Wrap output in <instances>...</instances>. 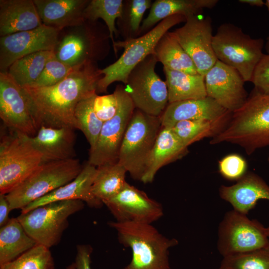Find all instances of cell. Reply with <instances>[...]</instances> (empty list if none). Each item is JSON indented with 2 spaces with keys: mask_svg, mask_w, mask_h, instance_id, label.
<instances>
[{
  "mask_svg": "<svg viewBox=\"0 0 269 269\" xmlns=\"http://www.w3.org/2000/svg\"><path fill=\"white\" fill-rule=\"evenodd\" d=\"M103 76L96 63H92L75 68L52 86L23 87L37 130L43 126L78 129L76 108L81 100L97 94Z\"/></svg>",
  "mask_w": 269,
  "mask_h": 269,
  "instance_id": "cell-1",
  "label": "cell"
},
{
  "mask_svg": "<svg viewBox=\"0 0 269 269\" xmlns=\"http://www.w3.org/2000/svg\"><path fill=\"white\" fill-rule=\"evenodd\" d=\"M225 142L239 145L248 155L269 146V94L254 89L244 104L232 113L230 122L210 143Z\"/></svg>",
  "mask_w": 269,
  "mask_h": 269,
  "instance_id": "cell-2",
  "label": "cell"
},
{
  "mask_svg": "<svg viewBox=\"0 0 269 269\" xmlns=\"http://www.w3.org/2000/svg\"><path fill=\"white\" fill-rule=\"evenodd\" d=\"M118 240L132 252L131 262L123 269H171L169 250L178 241L161 234L151 224L134 222L110 221Z\"/></svg>",
  "mask_w": 269,
  "mask_h": 269,
  "instance_id": "cell-3",
  "label": "cell"
},
{
  "mask_svg": "<svg viewBox=\"0 0 269 269\" xmlns=\"http://www.w3.org/2000/svg\"><path fill=\"white\" fill-rule=\"evenodd\" d=\"M110 40L106 25L98 21L85 20L61 30L53 51L54 56L73 68L96 63L109 54Z\"/></svg>",
  "mask_w": 269,
  "mask_h": 269,
  "instance_id": "cell-4",
  "label": "cell"
},
{
  "mask_svg": "<svg viewBox=\"0 0 269 269\" xmlns=\"http://www.w3.org/2000/svg\"><path fill=\"white\" fill-rule=\"evenodd\" d=\"M185 21L184 16L174 15L162 20L139 37L115 41L113 44L115 54L119 48H124V52L116 61L101 69L103 76L98 82L97 94L107 92L108 87L117 81L125 85L131 71L147 56L154 54L155 46L161 37L171 27Z\"/></svg>",
  "mask_w": 269,
  "mask_h": 269,
  "instance_id": "cell-5",
  "label": "cell"
},
{
  "mask_svg": "<svg viewBox=\"0 0 269 269\" xmlns=\"http://www.w3.org/2000/svg\"><path fill=\"white\" fill-rule=\"evenodd\" d=\"M83 167L75 158L42 163L19 185L5 194L11 210H21L72 181Z\"/></svg>",
  "mask_w": 269,
  "mask_h": 269,
  "instance_id": "cell-6",
  "label": "cell"
},
{
  "mask_svg": "<svg viewBox=\"0 0 269 269\" xmlns=\"http://www.w3.org/2000/svg\"><path fill=\"white\" fill-rule=\"evenodd\" d=\"M10 130L0 142V194H6L19 185L42 162V155L31 137Z\"/></svg>",
  "mask_w": 269,
  "mask_h": 269,
  "instance_id": "cell-7",
  "label": "cell"
},
{
  "mask_svg": "<svg viewBox=\"0 0 269 269\" xmlns=\"http://www.w3.org/2000/svg\"><path fill=\"white\" fill-rule=\"evenodd\" d=\"M212 45L218 60L237 70L245 82L251 81L254 70L264 54L262 38H253L240 27L226 23L218 27Z\"/></svg>",
  "mask_w": 269,
  "mask_h": 269,
  "instance_id": "cell-8",
  "label": "cell"
},
{
  "mask_svg": "<svg viewBox=\"0 0 269 269\" xmlns=\"http://www.w3.org/2000/svg\"><path fill=\"white\" fill-rule=\"evenodd\" d=\"M161 128L160 117L135 109L125 133L118 160L134 179L141 180L147 157Z\"/></svg>",
  "mask_w": 269,
  "mask_h": 269,
  "instance_id": "cell-9",
  "label": "cell"
},
{
  "mask_svg": "<svg viewBox=\"0 0 269 269\" xmlns=\"http://www.w3.org/2000/svg\"><path fill=\"white\" fill-rule=\"evenodd\" d=\"M84 207V202L79 200L56 201L21 213L17 218L37 244L50 249L60 242L68 218Z\"/></svg>",
  "mask_w": 269,
  "mask_h": 269,
  "instance_id": "cell-10",
  "label": "cell"
},
{
  "mask_svg": "<svg viewBox=\"0 0 269 269\" xmlns=\"http://www.w3.org/2000/svg\"><path fill=\"white\" fill-rule=\"evenodd\" d=\"M157 62L154 54L147 56L130 73L125 87L135 109L160 117L168 104V93L155 71Z\"/></svg>",
  "mask_w": 269,
  "mask_h": 269,
  "instance_id": "cell-11",
  "label": "cell"
},
{
  "mask_svg": "<svg viewBox=\"0 0 269 269\" xmlns=\"http://www.w3.org/2000/svg\"><path fill=\"white\" fill-rule=\"evenodd\" d=\"M269 238L261 223L233 209L219 225L217 249L223 257L250 252L269 246Z\"/></svg>",
  "mask_w": 269,
  "mask_h": 269,
  "instance_id": "cell-12",
  "label": "cell"
},
{
  "mask_svg": "<svg viewBox=\"0 0 269 269\" xmlns=\"http://www.w3.org/2000/svg\"><path fill=\"white\" fill-rule=\"evenodd\" d=\"M114 91L118 101L117 113L104 122L94 148L89 150L87 162L96 167L118 161L125 133L135 110L125 85H118Z\"/></svg>",
  "mask_w": 269,
  "mask_h": 269,
  "instance_id": "cell-13",
  "label": "cell"
},
{
  "mask_svg": "<svg viewBox=\"0 0 269 269\" xmlns=\"http://www.w3.org/2000/svg\"><path fill=\"white\" fill-rule=\"evenodd\" d=\"M169 32L190 57L197 72L205 76L218 60L212 45L211 18L187 16L182 26Z\"/></svg>",
  "mask_w": 269,
  "mask_h": 269,
  "instance_id": "cell-14",
  "label": "cell"
},
{
  "mask_svg": "<svg viewBox=\"0 0 269 269\" xmlns=\"http://www.w3.org/2000/svg\"><path fill=\"white\" fill-rule=\"evenodd\" d=\"M61 30L42 24L30 30L0 38V71L6 72L16 60L42 51H54Z\"/></svg>",
  "mask_w": 269,
  "mask_h": 269,
  "instance_id": "cell-15",
  "label": "cell"
},
{
  "mask_svg": "<svg viewBox=\"0 0 269 269\" xmlns=\"http://www.w3.org/2000/svg\"><path fill=\"white\" fill-rule=\"evenodd\" d=\"M0 117L9 130L30 137L38 132L23 88L7 72H0Z\"/></svg>",
  "mask_w": 269,
  "mask_h": 269,
  "instance_id": "cell-16",
  "label": "cell"
},
{
  "mask_svg": "<svg viewBox=\"0 0 269 269\" xmlns=\"http://www.w3.org/2000/svg\"><path fill=\"white\" fill-rule=\"evenodd\" d=\"M103 204L118 222L151 224L163 215L160 204L127 182L118 194Z\"/></svg>",
  "mask_w": 269,
  "mask_h": 269,
  "instance_id": "cell-17",
  "label": "cell"
},
{
  "mask_svg": "<svg viewBox=\"0 0 269 269\" xmlns=\"http://www.w3.org/2000/svg\"><path fill=\"white\" fill-rule=\"evenodd\" d=\"M204 78L207 96L231 113L240 108L248 98L241 74L218 60Z\"/></svg>",
  "mask_w": 269,
  "mask_h": 269,
  "instance_id": "cell-18",
  "label": "cell"
},
{
  "mask_svg": "<svg viewBox=\"0 0 269 269\" xmlns=\"http://www.w3.org/2000/svg\"><path fill=\"white\" fill-rule=\"evenodd\" d=\"M231 113L207 96L168 103L160 117L162 127L171 128L179 122L190 120L206 121L219 126Z\"/></svg>",
  "mask_w": 269,
  "mask_h": 269,
  "instance_id": "cell-19",
  "label": "cell"
},
{
  "mask_svg": "<svg viewBox=\"0 0 269 269\" xmlns=\"http://www.w3.org/2000/svg\"><path fill=\"white\" fill-rule=\"evenodd\" d=\"M97 172V167L88 162L83 166L79 175L72 181L60 187L44 196L30 203L21 209L25 213L53 202L79 200L89 206L98 208L103 204L92 194V186Z\"/></svg>",
  "mask_w": 269,
  "mask_h": 269,
  "instance_id": "cell-20",
  "label": "cell"
},
{
  "mask_svg": "<svg viewBox=\"0 0 269 269\" xmlns=\"http://www.w3.org/2000/svg\"><path fill=\"white\" fill-rule=\"evenodd\" d=\"M219 195L231 204L234 210L247 215L259 200H269V185L259 175L249 172L235 184L221 186Z\"/></svg>",
  "mask_w": 269,
  "mask_h": 269,
  "instance_id": "cell-21",
  "label": "cell"
},
{
  "mask_svg": "<svg viewBox=\"0 0 269 269\" xmlns=\"http://www.w3.org/2000/svg\"><path fill=\"white\" fill-rule=\"evenodd\" d=\"M75 138L74 129L44 126L31 137L33 145L42 155V163L75 158Z\"/></svg>",
  "mask_w": 269,
  "mask_h": 269,
  "instance_id": "cell-22",
  "label": "cell"
},
{
  "mask_svg": "<svg viewBox=\"0 0 269 269\" xmlns=\"http://www.w3.org/2000/svg\"><path fill=\"white\" fill-rule=\"evenodd\" d=\"M90 0H33L43 24L63 30L83 23Z\"/></svg>",
  "mask_w": 269,
  "mask_h": 269,
  "instance_id": "cell-23",
  "label": "cell"
},
{
  "mask_svg": "<svg viewBox=\"0 0 269 269\" xmlns=\"http://www.w3.org/2000/svg\"><path fill=\"white\" fill-rule=\"evenodd\" d=\"M185 145L171 129L162 127L145 163L141 181H153L157 172L164 165L182 157L187 153Z\"/></svg>",
  "mask_w": 269,
  "mask_h": 269,
  "instance_id": "cell-24",
  "label": "cell"
},
{
  "mask_svg": "<svg viewBox=\"0 0 269 269\" xmlns=\"http://www.w3.org/2000/svg\"><path fill=\"white\" fill-rule=\"evenodd\" d=\"M42 24L33 0H0V37L34 29Z\"/></svg>",
  "mask_w": 269,
  "mask_h": 269,
  "instance_id": "cell-25",
  "label": "cell"
},
{
  "mask_svg": "<svg viewBox=\"0 0 269 269\" xmlns=\"http://www.w3.org/2000/svg\"><path fill=\"white\" fill-rule=\"evenodd\" d=\"M218 2V0H156L152 2L148 15L142 21L139 36L169 16L180 14L186 18L199 15L204 9L212 8Z\"/></svg>",
  "mask_w": 269,
  "mask_h": 269,
  "instance_id": "cell-26",
  "label": "cell"
},
{
  "mask_svg": "<svg viewBox=\"0 0 269 269\" xmlns=\"http://www.w3.org/2000/svg\"><path fill=\"white\" fill-rule=\"evenodd\" d=\"M168 93V103L198 99L207 96L204 76L197 73L191 74L163 67Z\"/></svg>",
  "mask_w": 269,
  "mask_h": 269,
  "instance_id": "cell-27",
  "label": "cell"
},
{
  "mask_svg": "<svg viewBox=\"0 0 269 269\" xmlns=\"http://www.w3.org/2000/svg\"><path fill=\"white\" fill-rule=\"evenodd\" d=\"M37 245L17 218L0 229V266L12 261Z\"/></svg>",
  "mask_w": 269,
  "mask_h": 269,
  "instance_id": "cell-28",
  "label": "cell"
},
{
  "mask_svg": "<svg viewBox=\"0 0 269 269\" xmlns=\"http://www.w3.org/2000/svg\"><path fill=\"white\" fill-rule=\"evenodd\" d=\"M153 54L164 67L191 74L198 73L190 57L169 31L158 41Z\"/></svg>",
  "mask_w": 269,
  "mask_h": 269,
  "instance_id": "cell-29",
  "label": "cell"
},
{
  "mask_svg": "<svg viewBox=\"0 0 269 269\" xmlns=\"http://www.w3.org/2000/svg\"><path fill=\"white\" fill-rule=\"evenodd\" d=\"M126 168L118 161L97 167L92 186L93 195L103 203L118 194L124 187Z\"/></svg>",
  "mask_w": 269,
  "mask_h": 269,
  "instance_id": "cell-30",
  "label": "cell"
},
{
  "mask_svg": "<svg viewBox=\"0 0 269 269\" xmlns=\"http://www.w3.org/2000/svg\"><path fill=\"white\" fill-rule=\"evenodd\" d=\"M53 51H42L25 56L14 62L7 73L20 87L31 85L40 75Z\"/></svg>",
  "mask_w": 269,
  "mask_h": 269,
  "instance_id": "cell-31",
  "label": "cell"
},
{
  "mask_svg": "<svg viewBox=\"0 0 269 269\" xmlns=\"http://www.w3.org/2000/svg\"><path fill=\"white\" fill-rule=\"evenodd\" d=\"M124 0H90L84 11L85 20L95 21L100 18L105 23L112 43L115 36L117 37L119 31L116 26V21L122 15Z\"/></svg>",
  "mask_w": 269,
  "mask_h": 269,
  "instance_id": "cell-32",
  "label": "cell"
},
{
  "mask_svg": "<svg viewBox=\"0 0 269 269\" xmlns=\"http://www.w3.org/2000/svg\"><path fill=\"white\" fill-rule=\"evenodd\" d=\"M151 0L124 1L123 13L117 19L119 33L124 40L139 37L142 19L146 10L152 5Z\"/></svg>",
  "mask_w": 269,
  "mask_h": 269,
  "instance_id": "cell-33",
  "label": "cell"
},
{
  "mask_svg": "<svg viewBox=\"0 0 269 269\" xmlns=\"http://www.w3.org/2000/svg\"><path fill=\"white\" fill-rule=\"evenodd\" d=\"M96 94L81 100L75 111L78 130L83 132L88 140L89 150L94 148L104 123L94 110V100Z\"/></svg>",
  "mask_w": 269,
  "mask_h": 269,
  "instance_id": "cell-34",
  "label": "cell"
},
{
  "mask_svg": "<svg viewBox=\"0 0 269 269\" xmlns=\"http://www.w3.org/2000/svg\"><path fill=\"white\" fill-rule=\"evenodd\" d=\"M0 269H55V266L50 249L37 244Z\"/></svg>",
  "mask_w": 269,
  "mask_h": 269,
  "instance_id": "cell-35",
  "label": "cell"
},
{
  "mask_svg": "<svg viewBox=\"0 0 269 269\" xmlns=\"http://www.w3.org/2000/svg\"><path fill=\"white\" fill-rule=\"evenodd\" d=\"M219 269H269V245L254 251L224 257Z\"/></svg>",
  "mask_w": 269,
  "mask_h": 269,
  "instance_id": "cell-36",
  "label": "cell"
},
{
  "mask_svg": "<svg viewBox=\"0 0 269 269\" xmlns=\"http://www.w3.org/2000/svg\"><path fill=\"white\" fill-rule=\"evenodd\" d=\"M219 126L202 120L183 121L171 128L173 132L188 147L204 137L211 136Z\"/></svg>",
  "mask_w": 269,
  "mask_h": 269,
  "instance_id": "cell-37",
  "label": "cell"
},
{
  "mask_svg": "<svg viewBox=\"0 0 269 269\" xmlns=\"http://www.w3.org/2000/svg\"><path fill=\"white\" fill-rule=\"evenodd\" d=\"M75 68L62 62L54 56L48 61L37 80L28 86H52L64 79Z\"/></svg>",
  "mask_w": 269,
  "mask_h": 269,
  "instance_id": "cell-38",
  "label": "cell"
},
{
  "mask_svg": "<svg viewBox=\"0 0 269 269\" xmlns=\"http://www.w3.org/2000/svg\"><path fill=\"white\" fill-rule=\"evenodd\" d=\"M247 166L246 160L237 153L228 154L218 162L220 173L230 180L240 179L247 173Z\"/></svg>",
  "mask_w": 269,
  "mask_h": 269,
  "instance_id": "cell-39",
  "label": "cell"
},
{
  "mask_svg": "<svg viewBox=\"0 0 269 269\" xmlns=\"http://www.w3.org/2000/svg\"><path fill=\"white\" fill-rule=\"evenodd\" d=\"M94 111L97 117L103 122L112 119L116 114L118 101L115 92L111 94H96L93 103Z\"/></svg>",
  "mask_w": 269,
  "mask_h": 269,
  "instance_id": "cell-40",
  "label": "cell"
},
{
  "mask_svg": "<svg viewBox=\"0 0 269 269\" xmlns=\"http://www.w3.org/2000/svg\"><path fill=\"white\" fill-rule=\"evenodd\" d=\"M251 82L256 91L269 94V54H264L256 65Z\"/></svg>",
  "mask_w": 269,
  "mask_h": 269,
  "instance_id": "cell-41",
  "label": "cell"
},
{
  "mask_svg": "<svg viewBox=\"0 0 269 269\" xmlns=\"http://www.w3.org/2000/svg\"><path fill=\"white\" fill-rule=\"evenodd\" d=\"M92 247L87 244L78 245L76 247L75 264L77 269H92L91 254Z\"/></svg>",
  "mask_w": 269,
  "mask_h": 269,
  "instance_id": "cell-42",
  "label": "cell"
},
{
  "mask_svg": "<svg viewBox=\"0 0 269 269\" xmlns=\"http://www.w3.org/2000/svg\"><path fill=\"white\" fill-rule=\"evenodd\" d=\"M9 202L5 194H0V227L4 226L10 220L8 217L11 211Z\"/></svg>",
  "mask_w": 269,
  "mask_h": 269,
  "instance_id": "cell-43",
  "label": "cell"
},
{
  "mask_svg": "<svg viewBox=\"0 0 269 269\" xmlns=\"http://www.w3.org/2000/svg\"><path fill=\"white\" fill-rule=\"evenodd\" d=\"M239 2L254 6L262 7L265 5V2L262 0H239Z\"/></svg>",
  "mask_w": 269,
  "mask_h": 269,
  "instance_id": "cell-44",
  "label": "cell"
},
{
  "mask_svg": "<svg viewBox=\"0 0 269 269\" xmlns=\"http://www.w3.org/2000/svg\"><path fill=\"white\" fill-rule=\"evenodd\" d=\"M265 48L268 54H269V35L267 39V41L265 44Z\"/></svg>",
  "mask_w": 269,
  "mask_h": 269,
  "instance_id": "cell-45",
  "label": "cell"
},
{
  "mask_svg": "<svg viewBox=\"0 0 269 269\" xmlns=\"http://www.w3.org/2000/svg\"><path fill=\"white\" fill-rule=\"evenodd\" d=\"M65 269H77L76 265L74 262L71 263L70 265H68Z\"/></svg>",
  "mask_w": 269,
  "mask_h": 269,
  "instance_id": "cell-46",
  "label": "cell"
},
{
  "mask_svg": "<svg viewBox=\"0 0 269 269\" xmlns=\"http://www.w3.org/2000/svg\"><path fill=\"white\" fill-rule=\"evenodd\" d=\"M265 232L267 236L269 238V226L268 227H265Z\"/></svg>",
  "mask_w": 269,
  "mask_h": 269,
  "instance_id": "cell-47",
  "label": "cell"
},
{
  "mask_svg": "<svg viewBox=\"0 0 269 269\" xmlns=\"http://www.w3.org/2000/svg\"><path fill=\"white\" fill-rule=\"evenodd\" d=\"M265 5L268 8V11H269V0H267L265 1Z\"/></svg>",
  "mask_w": 269,
  "mask_h": 269,
  "instance_id": "cell-48",
  "label": "cell"
},
{
  "mask_svg": "<svg viewBox=\"0 0 269 269\" xmlns=\"http://www.w3.org/2000/svg\"><path fill=\"white\" fill-rule=\"evenodd\" d=\"M268 161L269 162V155H268Z\"/></svg>",
  "mask_w": 269,
  "mask_h": 269,
  "instance_id": "cell-49",
  "label": "cell"
}]
</instances>
